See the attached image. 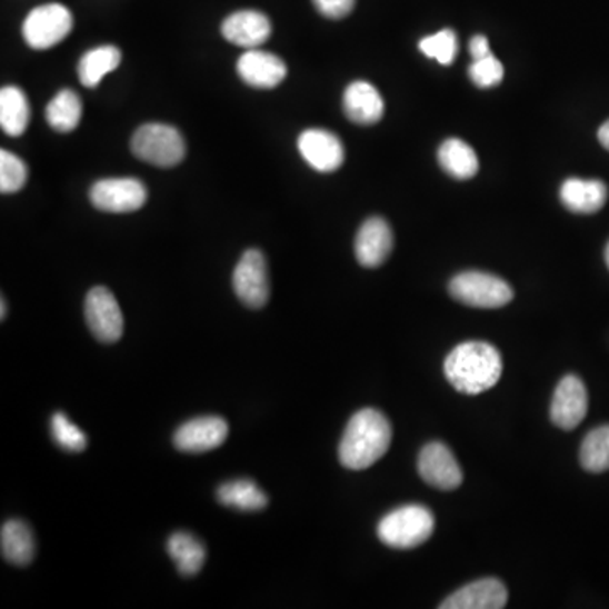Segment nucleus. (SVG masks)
Masks as SVG:
<instances>
[{
  "instance_id": "nucleus-1",
  "label": "nucleus",
  "mask_w": 609,
  "mask_h": 609,
  "mask_svg": "<svg viewBox=\"0 0 609 609\" xmlns=\"http://www.w3.org/2000/svg\"><path fill=\"white\" fill-rule=\"evenodd\" d=\"M443 372L459 393L475 397L497 387L503 372V359L488 342H465L447 356Z\"/></svg>"
},
{
  "instance_id": "nucleus-2",
  "label": "nucleus",
  "mask_w": 609,
  "mask_h": 609,
  "mask_svg": "<svg viewBox=\"0 0 609 609\" xmlns=\"http://www.w3.org/2000/svg\"><path fill=\"white\" fill-rule=\"evenodd\" d=\"M390 420L375 408L355 413L340 440V465L352 471H362L378 462L391 446Z\"/></svg>"
},
{
  "instance_id": "nucleus-3",
  "label": "nucleus",
  "mask_w": 609,
  "mask_h": 609,
  "mask_svg": "<svg viewBox=\"0 0 609 609\" xmlns=\"http://www.w3.org/2000/svg\"><path fill=\"white\" fill-rule=\"evenodd\" d=\"M436 518L429 508L408 505L388 513L378 525V537L393 549H415L432 537Z\"/></svg>"
},
{
  "instance_id": "nucleus-4",
  "label": "nucleus",
  "mask_w": 609,
  "mask_h": 609,
  "mask_svg": "<svg viewBox=\"0 0 609 609\" xmlns=\"http://www.w3.org/2000/svg\"><path fill=\"white\" fill-rule=\"evenodd\" d=\"M134 157L152 167L171 168L181 163L187 152L183 136L173 126H141L131 139Z\"/></svg>"
},
{
  "instance_id": "nucleus-5",
  "label": "nucleus",
  "mask_w": 609,
  "mask_h": 609,
  "mask_svg": "<svg viewBox=\"0 0 609 609\" xmlns=\"http://www.w3.org/2000/svg\"><path fill=\"white\" fill-rule=\"evenodd\" d=\"M453 300L475 309H500L513 300V290L507 281L482 271H466L450 280Z\"/></svg>"
},
{
  "instance_id": "nucleus-6",
  "label": "nucleus",
  "mask_w": 609,
  "mask_h": 609,
  "mask_svg": "<svg viewBox=\"0 0 609 609\" xmlns=\"http://www.w3.org/2000/svg\"><path fill=\"white\" fill-rule=\"evenodd\" d=\"M73 29V16L63 4H44L32 9L22 24V36L32 50L57 47Z\"/></svg>"
},
{
  "instance_id": "nucleus-7",
  "label": "nucleus",
  "mask_w": 609,
  "mask_h": 609,
  "mask_svg": "<svg viewBox=\"0 0 609 609\" xmlns=\"http://www.w3.org/2000/svg\"><path fill=\"white\" fill-rule=\"evenodd\" d=\"M146 199L148 190L138 178H106L90 188V202L102 212H136L144 206Z\"/></svg>"
},
{
  "instance_id": "nucleus-8",
  "label": "nucleus",
  "mask_w": 609,
  "mask_h": 609,
  "mask_svg": "<svg viewBox=\"0 0 609 609\" xmlns=\"http://www.w3.org/2000/svg\"><path fill=\"white\" fill-rule=\"evenodd\" d=\"M236 294L249 309H262L270 300V278L264 254L259 249H248L239 259L232 274Z\"/></svg>"
},
{
  "instance_id": "nucleus-9",
  "label": "nucleus",
  "mask_w": 609,
  "mask_h": 609,
  "mask_svg": "<svg viewBox=\"0 0 609 609\" xmlns=\"http://www.w3.org/2000/svg\"><path fill=\"white\" fill-rule=\"evenodd\" d=\"M86 320L96 339L112 345L124 333V316L112 291L96 287L87 293Z\"/></svg>"
},
{
  "instance_id": "nucleus-10",
  "label": "nucleus",
  "mask_w": 609,
  "mask_h": 609,
  "mask_svg": "<svg viewBox=\"0 0 609 609\" xmlns=\"http://www.w3.org/2000/svg\"><path fill=\"white\" fill-rule=\"evenodd\" d=\"M418 475L427 485L442 491L459 488L465 479L452 450L442 442H430L423 447L418 456Z\"/></svg>"
},
{
  "instance_id": "nucleus-11",
  "label": "nucleus",
  "mask_w": 609,
  "mask_h": 609,
  "mask_svg": "<svg viewBox=\"0 0 609 609\" xmlns=\"http://www.w3.org/2000/svg\"><path fill=\"white\" fill-rule=\"evenodd\" d=\"M298 151L313 170L332 173L339 170L346 160L342 141L326 129H307L298 136Z\"/></svg>"
},
{
  "instance_id": "nucleus-12",
  "label": "nucleus",
  "mask_w": 609,
  "mask_h": 609,
  "mask_svg": "<svg viewBox=\"0 0 609 609\" xmlns=\"http://www.w3.org/2000/svg\"><path fill=\"white\" fill-rule=\"evenodd\" d=\"M589 398L585 383L578 376L560 379L553 393L550 418L559 429L575 430L588 415Z\"/></svg>"
},
{
  "instance_id": "nucleus-13",
  "label": "nucleus",
  "mask_w": 609,
  "mask_h": 609,
  "mask_svg": "<svg viewBox=\"0 0 609 609\" xmlns=\"http://www.w3.org/2000/svg\"><path fill=\"white\" fill-rule=\"evenodd\" d=\"M229 426L222 417H199L178 427L173 443L178 450L188 453H202L217 449L226 442Z\"/></svg>"
},
{
  "instance_id": "nucleus-14",
  "label": "nucleus",
  "mask_w": 609,
  "mask_h": 609,
  "mask_svg": "<svg viewBox=\"0 0 609 609\" xmlns=\"http://www.w3.org/2000/svg\"><path fill=\"white\" fill-rule=\"evenodd\" d=\"M238 74L246 86L254 89H274L287 79L288 68L277 54L248 50L238 60Z\"/></svg>"
},
{
  "instance_id": "nucleus-15",
  "label": "nucleus",
  "mask_w": 609,
  "mask_h": 609,
  "mask_svg": "<svg viewBox=\"0 0 609 609\" xmlns=\"http://www.w3.org/2000/svg\"><path fill=\"white\" fill-rule=\"evenodd\" d=\"M356 258L365 268H378L387 261L393 249L390 223L381 217H371L362 223L356 236Z\"/></svg>"
},
{
  "instance_id": "nucleus-16",
  "label": "nucleus",
  "mask_w": 609,
  "mask_h": 609,
  "mask_svg": "<svg viewBox=\"0 0 609 609\" xmlns=\"http://www.w3.org/2000/svg\"><path fill=\"white\" fill-rule=\"evenodd\" d=\"M508 589L500 579L486 578L465 586L440 602V609H501L507 606Z\"/></svg>"
},
{
  "instance_id": "nucleus-17",
  "label": "nucleus",
  "mask_w": 609,
  "mask_h": 609,
  "mask_svg": "<svg viewBox=\"0 0 609 609\" xmlns=\"http://www.w3.org/2000/svg\"><path fill=\"white\" fill-rule=\"evenodd\" d=\"M271 34L270 19L258 11H239L222 22V36L236 47L254 50L268 41Z\"/></svg>"
},
{
  "instance_id": "nucleus-18",
  "label": "nucleus",
  "mask_w": 609,
  "mask_h": 609,
  "mask_svg": "<svg viewBox=\"0 0 609 609\" xmlns=\"http://www.w3.org/2000/svg\"><path fill=\"white\" fill-rule=\"evenodd\" d=\"M345 112L355 124H376L385 116L383 97L371 83L352 82L345 92Z\"/></svg>"
},
{
  "instance_id": "nucleus-19",
  "label": "nucleus",
  "mask_w": 609,
  "mask_h": 609,
  "mask_svg": "<svg viewBox=\"0 0 609 609\" xmlns=\"http://www.w3.org/2000/svg\"><path fill=\"white\" fill-rule=\"evenodd\" d=\"M560 200L570 212H599L608 200V188L599 180L569 178L560 188Z\"/></svg>"
},
{
  "instance_id": "nucleus-20",
  "label": "nucleus",
  "mask_w": 609,
  "mask_h": 609,
  "mask_svg": "<svg viewBox=\"0 0 609 609\" xmlns=\"http://www.w3.org/2000/svg\"><path fill=\"white\" fill-rule=\"evenodd\" d=\"M2 557L14 566H28L36 553L34 533L22 520H9L0 530Z\"/></svg>"
},
{
  "instance_id": "nucleus-21",
  "label": "nucleus",
  "mask_w": 609,
  "mask_h": 609,
  "mask_svg": "<svg viewBox=\"0 0 609 609\" xmlns=\"http://www.w3.org/2000/svg\"><path fill=\"white\" fill-rule=\"evenodd\" d=\"M31 121L28 97L18 87L8 86L0 90V126L6 134L19 138L24 134Z\"/></svg>"
},
{
  "instance_id": "nucleus-22",
  "label": "nucleus",
  "mask_w": 609,
  "mask_h": 609,
  "mask_svg": "<svg viewBox=\"0 0 609 609\" xmlns=\"http://www.w3.org/2000/svg\"><path fill=\"white\" fill-rule=\"evenodd\" d=\"M439 163L449 177L469 180L479 171L475 149L462 139L450 138L439 149Z\"/></svg>"
},
{
  "instance_id": "nucleus-23",
  "label": "nucleus",
  "mask_w": 609,
  "mask_h": 609,
  "mask_svg": "<svg viewBox=\"0 0 609 609\" xmlns=\"http://www.w3.org/2000/svg\"><path fill=\"white\" fill-rule=\"evenodd\" d=\"M168 553L181 576L199 575L207 559L206 546L188 531H177L168 539Z\"/></svg>"
},
{
  "instance_id": "nucleus-24",
  "label": "nucleus",
  "mask_w": 609,
  "mask_h": 609,
  "mask_svg": "<svg viewBox=\"0 0 609 609\" xmlns=\"http://www.w3.org/2000/svg\"><path fill=\"white\" fill-rule=\"evenodd\" d=\"M121 61V50L112 44H103V47L87 51L79 63L80 83L89 89H96L106 74L118 70Z\"/></svg>"
},
{
  "instance_id": "nucleus-25",
  "label": "nucleus",
  "mask_w": 609,
  "mask_h": 609,
  "mask_svg": "<svg viewBox=\"0 0 609 609\" xmlns=\"http://www.w3.org/2000/svg\"><path fill=\"white\" fill-rule=\"evenodd\" d=\"M217 500L223 507L241 511H259L268 505L266 492L251 479L223 482L217 489Z\"/></svg>"
},
{
  "instance_id": "nucleus-26",
  "label": "nucleus",
  "mask_w": 609,
  "mask_h": 609,
  "mask_svg": "<svg viewBox=\"0 0 609 609\" xmlns=\"http://www.w3.org/2000/svg\"><path fill=\"white\" fill-rule=\"evenodd\" d=\"M82 100L73 90H60L47 107V121L54 131L71 132L82 119Z\"/></svg>"
},
{
  "instance_id": "nucleus-27",
  "label": "nucleus",
  "mask_w": 609,
  "mask_h": 609,
  "mask_svg": "<svg viewBox=\"0 0 609 609\" xmlns=\"http://www.w3.org/2000/svg\"><path fill=\"white\" fill-rule=\"evenodd\" d=\"M579 459L588 472L609 471V426L598 427L585 437Z\"/></svg>"
},
{
  "instance_id": "nucleus-28",
  "label": "nucleus",
  "mask_w": 609,
  "mask_h": 609,
  "mask_svg": "<svg viewBox=\"0 0 609 609\" xmlns=\"http://www.w3.org/2000/svg\"><path fill=\"white\" fill-rule=\"evenodd\" d=\"M418 48L426 57L433 58L439 61L443 67H449L452 61L456 60L457 50V36L452 29H442V31L436 32V34L427 36L423 38Z\"/></svg>"
},
{
  "instance_id": "nucleus-29",
  "label": "nucleus",
  "mask_w": 609,
  "mask_h": 609,
  "mask_svg": "<svg viewBox=\"0 0 609 609\" xmlns=\"http://www.w3.org/2000/svg\"><path fill=\"white\" fill-rule=\"evenodd\" d=\"M28 181V167L14 152L0 151V192L16 193Z\"/></svg>"
},
{
  "instance_id": "nucleus-30",
  "label": "nucleus",
  "mask_w": 609,
  "mask_h": 609,
  "mask_svg": "<svg viewBox=\"0 0 609 609\" xmlns=\"http://www.w3.org/2000/svg\"><path fill=\"white\" fill-rule=\"evenodd\" d=\"M51 433H53V439L57 440L58 446L63 447L64 450H70V452H82L89 443L86 433L74 423H71L63 411H57L51 417Z\"/></svg>"
},
{
  "instance_id": "nucleus-31",
  "label": "nucleus",
  "mask_w": 609,
  "mask_h": 609,
  "mask_svg": "<svg viewBox=\"0 0 609 609\" xmlns=\"http://www.w3.org/2000/svg\"><path fill=\"white\" fill-rule=\"evenodd\" d=\"M503 77V64L492 54L481 58V60H472V64L469 67V79L479 89H491V87L500 86Z\"/></svg>"
},
{
  "instance_id": "nucleus-32",
  "label": "nucleus",
  "mask_w": 609,
  "mask_h": 609,
  "mask_svg": "<svg viewBox=\"0 0 609 609\" xmlns=\"http://www.w3.org/2000/svg\"><path fill=\"white\" fill-rule=\"evenodd\" d=\"M317 11L329 19H342L351 14L356 0H313Z\"/></svg>"
},
{
  "instance_id": "nucleus-33",
  "label": "nucleus",
  "mask_w": 609,
  "mask_h": 609,
  "mask_svg": "<svg viewBox=\"0 0 609 609\" xmlns=\"http://www.w3.org/2000/svg\"><path fill=\"white\" fill-rule=\"evenodd\" d=\"M469 51H471L472 60H481V58L489 57L491 50H489L488 38L482 34L475 36L471 43H469Z\"/></svg>"
},
{
  "instance_id": "nucleus-34",
  "label": "nucleus",
  "mask_w": 609,
  "mask_h": 609,
  "mask_svg": "<svg viewBox=\"0 0 609 609\" xmlns=\"http://www.w3.org/2000/svg\"><path fill=\"white\" fill-rule=\"evenodd\" d=\"M598 139L599 142H601L602 148H606L609 151V121L605 122V124L599 128Z\"/></svg>"
},
{
  "instance_id": "nucleus-35",
  "label": "nucleus",
  "mask_w": 609,
  "mask_h": 609,
  "mask_svg": "<svg viewBox=\"0 0 609 609\" xmlns=\"http://www.w3.org/2000/svg\"><path fill=\"white\" fill-rule=\"evenodd\" d=\"M2 307H0V309H2V313H0V319L4 320L6 319V312H8V303H6V298H2Z\"/></svg>"
},
{
  "instance_id": "nucleus-36",
  "label": "nucleus",
  "mask_w": 609,
  "mask_h": 609,
  "mask_svg": "<svg viewBox=\"0 0 609 609\" xmlns=\"http://www.w3.org/2000/svg\"><path fill=\"white\" fill-rule=\"evenodd\" d=\"M605 258H606V264H608V268H609V242H608V246H606Z\"/></svg>"
}]
</instances>
